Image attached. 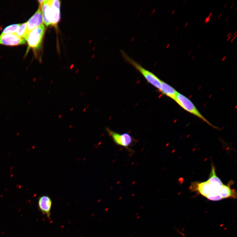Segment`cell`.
<instances>
[{
	"label": "cell",
	"mask_w": 237,
	"mask_h": 237,
	"mask_svg": "<svg viewBox=\"0 0 237 237\" xmlns=\"http://www.w3.org/2000/svg\"><path fill=\"white\" fill-rule=\"evenodd\" d=\"M215 167L212 164L208 180L203 182H192L189 189L191 192L205 197L209 200L217 201L226 199H236L237 192L231 186L234 184L231 181L224 184L217 176Z\"/></svg>",
	"instance_id": "cell-1"
},
{
	"label": "cell",
	"mask_w": 237,
	"mask_h": 237,
	"mask_svg": "<svg viewBox=\"0 0 237 237\" xmlns=\"http://www.w3.org/2000/svg\"><path fill=\"white\" fill-rule=\"evenodd\" d=\"M60 4L58 0H45L42 4L44 24L56 27L60 19Z\"/></svg>",
	"instance_id": "cell-2"
},
{
	"label": "cell",
	"mask_w": 237,
	"mask_h": 237,
	"mask_svg": "<svg viewBox=\"0 0 237 237\" xmlns=\"http://www.w3.org/2000/svg\"><path fill=\"white\" fill-rule=\"evenodd\" d=\"M121 53L124 59L130 63L144 77L147 82L160 91L161 87L162 81L154 74L144 68L137 62L128 56L122 50Z\"/></svg>",
	"instance_id": "cell-3"
},
{
	"label": "cell",
	"mask_w": 237,
	"mask_h": 237,
	"mask_svg": "<svg viewBox=\"0 0 237 237\" xmlns=\"http://www.w3.org/2000/svg\"><path fill=\"white\" fill-rule=\"evenodd\" d=\"M174 101L185 111L197 117L209 126L214 128H217L216 127L212 125L204 117L203 115L201 114L195 105L188 97L178 92Z\"/></svg>",
	"instance_id": "cell-4"
},
{
	"label": "cell",
	"mask_w": 237,
	"mask_h": 237,
	"mask_svg": "<svg viewBox=\"0 0 237 237\" xmlns=\"http://www.w3.org/2000/svg\"><path fill=\"white\" fill-rule=\"evenodd\" d=\"M45 30V26L44 24H42L25 34L24 38L28 45L27 51H29L30 48L36 50L40 48L44 36Z\"/></svg>",
	"instance_id": "cell-5"
},
{
	"label": "cell",
	"mask_w": 237,
	"mask_h": 237,
	"mask_svg": "<svg viewBox=\"0 0 237 237\" xmlns=\"http://www.w3.org/2000/svg\"><path fill=\"white\" fill-rule=\"evenodd\" d=\"M106 131L112 137L116 145L127 149L131 145L134 141L133 137L129 134H120L107 128Z\"/></svg>",
	"instance_id": "cell-6"
},
{
	"label": "cell",
	"mask_w": 237,
	"mask_h": 237,
	"mask_svg": "<svg viewBox=\"0 0 237 237\" xmlns=\"http://www.w3.org/2000/svg\"><path fill=\"white\" fill-rule=\"evenodd\" d=\"M25 44L26 42L24 38L19 37L15 33L1 34L0 35V45L13 46Z\"/></svg>",
	"instance_id": "cell-7"
},
{
	"label": "cell",
	"mask_w": 237,
	"mask_h": 237,
	"mask_svg": "<svg viewBox=\"0 0 237 237\" xmlns=\"http://www.w3.org/2000/svg\"><path fill=\"white\" fill-rule=\"evenodd\" d=\"M52 204L51 198L48 196L43 195L39 198L38 204L39 209L42 214L49 218L51 216Z\"/></svg>",
	"instance_id": "cell-8"
},
{
	"label": "cell",
	"mask_w": 237,
	"mask_h": 237,
	"mask_svg": "<svg viewBox=\"0 0 237 237\" xmlns=\"http://www.w3.org/2000/svg\"><path fill=\"white\" fill-rule=\"evenodd\" d=\"M41 6L42 4H40L36 12L29 19L28 22H27V33L43 24V19L42 12Z\"/></svg>",
	"instance_id": "cell-9"
},
{
	"label": "cell",
	"mask_w": 237,
	"mask_h": 237,
	"mask_svg": "<svg viewBox=\"0 0 237 237\" xmlns=\"http://www.w3.org/2000/svg\"><path fill=\"white\" fill-rule=\"evenodd\" d=\"M160 91L163 94L166 95L174 100L178 93L175 89L162 81Z\"/></svg>",
	"instance_id": "cell-10"
},
{
	"label": "cell",
	"mask_w": 237,
	"mask_h": 237,
	"mask_svg": "<svg viewBox=\"0 0 237 237\" xmlns=\"http://www.w3.org/2000/svg\"><path fill=\"white\" fill-rule=\"evenodd\" d=\"M27 32V22L20 24L15 34L18 36L24 38Z\"/></svg>",
	"instance_id": "cell-11"
},
{
	"label": "cell",
	"mask_w": 237,
	"mask_h": 237,
	"mask_svg": "<svg viewBox=\"0 0 237 237\" xmlns=\"http://www.w3.org/2000/svg\"><path fill=\"white\" fill-rule=\"evenodd\" d=\"M20 24H15L7 26L4 29L1 34L15 33Z\"/></svg>",
	"instance_id": "cell-12"
}]
</instances>
